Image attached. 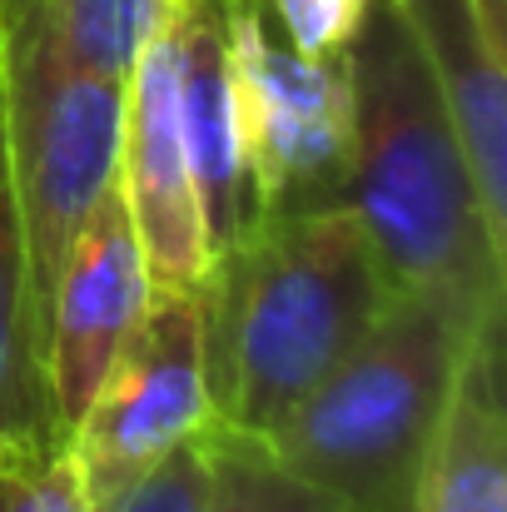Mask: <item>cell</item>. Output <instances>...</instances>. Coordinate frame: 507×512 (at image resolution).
Wrapping results in <instances>:
<instances>
[{"label": "cell", "mask_w": 507, "mask_h": 512, "mask_svg": "<svg viewBox=\"0 0 507 512\" xmlns=\"http://www.w3.org/2000/svg\"><path fill=\"white\" fill-rule=\"evenodd\" d=\"M348 209L398 294L428 299L463 329L503 324L507 254L493 244L438 75L403 0H378L343 50Z\"/></svg>", "instance_id": "cell-1"}, {"label": "cell", "mask_w": 507, "mask_h": 512, "mask_svg": "<svg viewBox=\"0 0 507 512\" xmlns=\"http://www.w3.org/2000/svg\"><path fill=\"white\" fill-rule=\"evenodd\" d=\"M214 418L269 438L398 299L348 204L264 214L199 289Z\"/></svg>", "instance_id": "cell-2"}, {"label": "cell", "mask_w": 507, "mask_h": 512, "mask_svg": "<svg viewBox=\"0 0 507 512\" xmlns=\"http://www.w3.org/2000/svg\"><path fill=\"white\" fill-rule=\"evenodd\" d=\"M473 334L438 304L398 294L363 343L264 438L269 453L348 512H408Z\"/></svg>", "instance_id": "cell-3"}, {"label": "cell", "mask_w": 507, "mask_h": 512, "mask_svg": "<svg viewBox=\"0 0 507 512\" xmlns=\"http://www.w3.org/2000/svg\"><path fill=\"white\" fill-rule=\"evenodd\" d=\"M0 95L35 304L45 309L65 249L120 174L125 80L85 70L50 45H0Z\"/></svg>", "instance_id": "cell-4"}, {"label": "cell", "mask_w": 507, "mask_h": 512, "mask_svg": "<svg viewBox=\"0 0 507 512\" xmlns=\"http://www.w3.org/2000/svg\"><path fill=\"white\" fill-rule=\"evenodd\" d=\"M229 80L254 219L348 204L353 120L343 55H299L269 35L264 0H249L229 25Z\"/></svg>", "instance_id": "cell-5"}, {"label": "cell", "mask_w": 507, "mask_h": 512, "mask_svg": "<svg viewBox=\"0 0 507 512\" xmlns=\"http://www.w3.org/2000/svg\"><path fill=\"white\" fill-rule=\"evenodd\" d=\"M209 418L214 398L204 368V299L155 284L135 334L115 353L65 438L80 458L90 503L160 463Z\"/></svg>", "instance_id": "cell-6"}, {"label": "cell", "mask_w": 507, "mask_h": 512, "mask_svg": "<svg viewBox=\"0 0 507 512\" xmlns=\"http://www.w3.org/2000/svg\"><path fill=\"white\" fill-rule=\"evenodd\" d=\"M150 289L155 284H150V269H145V254H140V239H135V224L120 194V174H115V184L105 189L85 229L65 249L45 289V309H40L50 413L65 438L80 423L115 353L135 334L150 304Z\"/></svg>", "instance_id": "cell-7"}, {"label": "cell", "mask_w": 507, "mask_h": 512, "mask_svg": "<svg viewBox=\"0 0 507 512\" xmlns=\"http://www.w3.org/2000/svg\"><path fill=\"white\" fill-rule=\"evenodd\" d=\"M120 194L150 269V284L199 294L214 249L204 234L194 160L179 120V80H174V40L160 25L145 35L125 70V125H120Z\"/></svg>", "instance_id": "cell-8"}, {"label": "cell", "mask_w": 507, "mask_h": 512, "mask_svg": "<svg viewBox=\"0 0 507 512\" xmlns=\"http://www.w3.org/2000/svg\"><path fill=\"white\" fill-rule=\"evenodd\" d=\"M403 10L438 75L483 224L507 254V40L473 0H403Z\"/></svg>", "instance_id": "cell-9"}, {"label": "cell", "mask_w": 507, "mask_h": 512, "mask_svg": "<svg viewBox=\"0 0 507 512\" xmlns=\"http://www.w3.org/2000/svg\"><path fill=\"white\" fill-rule=\"evenodd\" d=\"M408 512H507L503 324L463 343Z\"/></svg>", "instance_id": "cell-10"}, {"label": "cell", "mask_w": 507, "mask_h": 512, "mask_svg": "<svg viewBox=\"0 0 507 512\" xmlns=\"http://www.w3.org/2000/svg\"><path fill=\"white\" fill-rule=\"evenodd\" d=\"M0 438H65L50 413L40 304L10 179V150H5V95H0Z\"/></svg>", "instance_id": "cell-11"}, {"label": "cell", "mask_w": 507, "mask_h": 512, "mask_svg": "<svg viewBox=\"0 0 507 512\" xmlns=\"http://www.w3.org/2000/svg\"><path fill=\"white\" fill-rule=\"evenodd\" d=\"M204 512H348L324 488L289 473L264 438L209 423V498Z\"/></svg>", "instance_id": "cell-12"}, {"label": "cell", "mask_w": 507, "mask_h": 512, "mask_svg": "<svg viewBox=\"0 0 507 512\" xmlns=\"http://www.w3.org/2000/svg\"><path fill=\"white\" fill-rule=\"evenodd\" d=\"M0 512H90L80 458L65 438H0Z\"/></svg>", "instance_id": "cell-13"}, {"label": "cell", "mask_w": 507, "mask_h": 512, "mask_svg": "<svg viewBox=\"0 0 507 512\" xmlns=\"http://www.w3.org/2000/svg\"><path fill=\"white\" fill-rule=\"evenodd\" d=\"M209 423L194 438H184L179 448H169L160 463H150L130 483H120L115 493L95 498L90 512H204V498H209Z\"/></svg>", "instance_id": "cell-14"}, {"label": "cell", "mask_w": 507, "mask_h": 512, "mask_svg": "<svg viewBox=\"0 0 507 512\" xmlns=\"http://www.w3.org/2000/svg\"><path fill=\"white\" fill-rule=\"evenodd\" d=\"M378 0H264L284 25V45L314 60H338Z\"/></svg>", "instance_id": "cell-15"}]
</instances>
